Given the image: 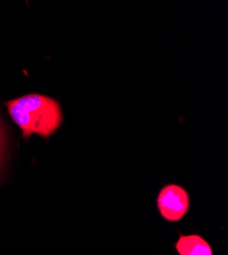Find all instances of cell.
<instances>
[{
  "mask_svg": "<svg viewBox=\"0 0 228 255\" xmlns=\"http://www.w3.org/2000/svg\"><path fill=\"white\" fill-rule=\"evenodd\" d=\"M8 115L22 130L23 138L38 135L48 139L63 123V112L55 99L37 93H30L5 102Z\"/></svg>",
  "mask_w": 228,
  "mask_h": 255,
  "instance_id": "6da1fadb",
  "label": "cell"
},
{
  "mask_svg": "<svg viewBox=\"0 0 228 255\" xmlns=\"http://www.w3.org/2000/svg\"><path fill=\"white\" fill-rule=\"evenodd\" d=\"M157 206L164 220L179 222L190 210V195L188 191L179 185H166L161 189L158 195Z\"/></svg>",
  "mask_w": 228,
  "mask_h": 255,
  "instance_id": "7a4b0ae2",
  "label": "cell"
},
{
  "mask_svg": "<svg viewBox=\"0 0 228 255\" xmlns=\"http://www.w3.org/2000/svg\"><path fill=\"white\" fill-rule=\"evenodd\" d=\"M175 248L179 255H213V250L208 241L197 234L180 235Z\"/></svg>",
  "mask_w": 228,
  "mask_h": 255,
  "instance_id": "3957f363",
  "label": "cell"
},
{
  "mask_svg": "<svg viewBox=\"0 0 228 255\" xmlns=\"http://www.w3.org/2000/svg\"><path fill=\"white\" fill-rule=\"evenodd\" d=\"M4 152H5V140H4V132L2 126L0 125V168L3 165L4 160Z\"/></svg>",
  "mask_w": 228,
  "mask_h": 255,
  "instance_id": "277c9868",
  "label": "cell"
}]
</instances>
